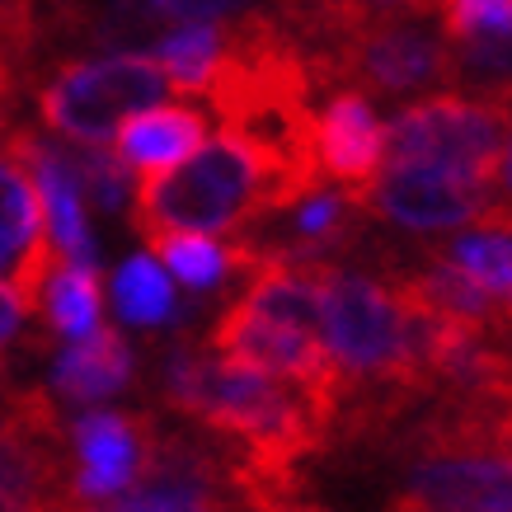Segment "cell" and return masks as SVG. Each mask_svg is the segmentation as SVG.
<instances>
[{
  "label": "cell",
  "mask_w": 512,
  "mask_h": 512,
  "mask_svg": "<svg viewBox=\"0 0 512 512\" xmlns=\"http://www.w3.org/2000/svg\"><path fill=\"white\" fill-rule=\"evenodd\" d=\"M512 137V104L498 94H433L400 109L386 127L381 165H433L475 184H494L503 174Z\"/></svg>",
  "instance_id": "obj_3"
},
{
  "label": "cell",
  "mask_w": 512,
  "mask_h": 512,
  "mask_svg": "<svg viewBox=\"0 0 512 512\" xmlns=\"http://www.w3.org/2000/svg\"><path fill=\"white\" fill-rule=\"evenodd\" d=\"M118 137V156L132 170H170L184 156H193L207 141V118L198 109H137V118H123Z\"/></svg>",
  "instance_id": "obj_14"
},
{
  "label": "cell",
  "mask_w": 512,
  "mask_h": 512,
  "mask_svg": "<svg viewBox=\"0 0 512 512\" xmlns=\"http://www.w3.org/2000/svg\"><path fill=\"white\" fill-rule=\"evenodd\" d=\"M38 311H43L47 334H62V339H80L99 325L104 315V282L99 273L85 264H52L38 296Z\"/></svg>",
  "instance_id": "obj_15"
},
{
  "label": "cell",
  "mask_w": 512,
  "mask_h": 512,
  "mask_svg": "<svg viewBox=\"0 0 512 512\" xmlns=\"http://www.w3.org/2000/svg\"><path fill=\"white\" fill-rule=\"evenodd\" d=\"M132 372H137L132 343L113 325H94L90 334L71 339V348L57 357L52 390L71 404H104L132 386Z\"/></svg>",
  "instance_id": "obj_13"
},
{
  "label": "cell",
  "mask_w": 512,
  "mask_h": 512,
  "mask_svg": "<svg viewBox=\"0 0 512 512\" xmlns=\"http://www.w3.org/2000/svg\"><path fill=\"white\" fill-rule=\"evenodd\" d=\"M10 160L38 184V207H43V221L52 231V245L66 254V264H99V245H94L90 217H85V193H80L76 165H71V151L52 146L38 132H15L10 137Z\"/></svg>",
  "instance_id": "obj_11"
},
{
  "label": "cell",
  "mask_w": 512,
  "mask_h": 512,
  "mask_svg": "<svg viewBox=\"0 0 512 512\" xmlns=\"http://www.w3.org/2000/svg\"><path fill=\"white\" fill-rule=\"evenodd\" d=\"M160 437V419L146 409H90L80 414L71 442V489L85 503H104L132 489Z\"/></svg>",
  "instance_id": "obj_10"
},
{
  "label": "cell",
  "mask_w": 512,
  "mask_h": 512,
  "mask_svg": "<svg viewBox=\"0 0 512 512\" xmlns=\"http://www.w3.org/2000/svg\"><path fill=\"white\" fill-rule=\"evenodd\" d=\"M315 156H320L325 184L334 179L343 193L376 179L386 160V127L362 90H339L315 113Z\"/></svg>",
  "instance_id": "obj_12"
},
{
  "label": "cell",
  "mask_w": 512,
  "mask_h": 512,
  "mask_svg": "<svg viewBox=\"0 0 512 512\" xmlns=\"http://www.w3.org/2000/svg\"><path fill=\"white\" fill-rule=\"evenodd\" d=\"M5 367H10V362H5V353H0V376H5Z\"/></svg>",
  "instance_id": "obj_29"
},
{
  "label": "cell",
  "mask_w": 512,
  "mask_h": 512,
  "mask_svg": "<svg viewBox=\"0 0 512 512\" xmlns=\"http://www.w3.org/2000/svg\"><path fill=\"white\" fill-rule=\"evenodd\" d=\"M71 165H76V179H80V193H85V202L90 207H99V212H118L127 202V188H132V179H127V160L118 156L113 160V151H71Z\"/></svg>",
  "instance_id": "obj_22"
},
{
  "label": "cell",
  "mask_w": 512,
  "mask_h": 512,
  "mask_svg": "<svg viewBox=\"0 0 512 512\" xmlns=\"http://www.w3.org/2000/svg\"><path fill=\"white\" fill-rule=\"evenodd\" d=\"M395 503L414 512H512V447H414Z\"/></svg>",
  "instance_id": "obj_9"
},
{
  "label": "cell",
  "mask_w": 512,
  "mask_h": 512,
  "mask_svg": "<svg viewBox=\"0 0 512 512\" xmlns=\"http://www.w3.org/2000/svg\"><path fill=\"white\" fill-rule=\"evenodd\" d=\"M109 512H165V508H146V503H123V498H113Z\"/></svg>",
  "instance_id": "obj_26"
},
{
  "label": "cell",
  "mask_w": 512,
  "mask_h": 512,
  "mask_svg": "<svg viewBox=\"0 0 512 512\" xmlns=\"http://www.w3.org/2000/svg\"><path fill=\"white\" fill-rule=\"evenodd\" d=\"M503 179H508V188H512V137H508V156H503Z\"/></svg>",
  "instance_id": "obj_28"
},
{
  "label": "cell",
  "mask_w": 512,
  "mask_h": 512,
  "mask_svg": "<svg viewBox=\"0 0 512 512\" xmlns=\"http://www.w3.org/2000/svg\"><path fill=\"white\" fill-rule=\"evenodd\" d=\"M174 90L156 57L118 52L104 62H66L38 85V118L66 141L104 146L127 113L151 109Z\"/></svg>",
  "instance_id": "obj_5"
},
{
  "label": "cell",
  "mask_w": 512,
  "mask_h": 512,
  "mask_svg": "<svg viewBox=\"0 0 512 512\" xmlns=\"http://www.w3.org/2000/svg\"><path fill=\"white\" fill-rule=\"evenodd\" d=\"M57 5H62V10H66V15H71V0H57Z\"/></svg>",
  "instance_id": "obj_30"
},
{
  "label": "cell",
  "mask_w": 512,
  "mask_h": 512,
  "mask_svg": "<svg viewBox=\"0 0 512 512\" xmlns=\"http://www.w3.org/2000/svg\"><path fill=\"white\" fill-rule=\"evenodd\" d=\"M447 85L470 94H498L512 104V29L451 43Z\"/></svg>",
  "instance_id": "obj_18"
},
{
  "label": "cell",
  "mask_w": 512,
  "mask_h": 512,
  "mask_svg": "<svg viewBox=\"0 0 512 512\" xmlns=\"http://www.w3.org/2000/svg\"><path fill=\"white\" fill-rule=\"evenodd\" d=\"M113 306H118V315H123L127 325H137V329H160L179 315L174 287L156 254H137V259H127L113 273Z\"/></svg>",
  "instance_id": "obj_17"
},
{
  "label": "cell",
  "mask_w": 512,
  "mask_h": 512,
  "mask_svg": "<svg viewBox=\"0 0 512 512\" xmlns=\"http://www.w3.org/2000/svg\"><path fill=\"white\" fill-rule=\"evenodd\" d=\"M141 240H146V249L170 268L174 278L184 282L188 292L212 296L235 273L231 245H217L207 231H151V235H141Z\"/></svg>",
  "instance_id": "obj_16"
},
{
  "label": "cell",
  "mask_w": 512,
  "mask_h": 512,
  "mask_svg": "<svg viewBox=\"0 0 512 512\" xmlns=\"http://www.w3.org/2000/svg\"><path fill=\"white\" fill-rule=\"evenodd\" d=\"M76 503L71 451L52 390L15 386L0 395V512H62Z\"/></svg>",
  "instance_id": "obj_6"
},
{
  "label": "cell",
  "mask_w": 512,
  "mask_h": 512,
  "mask_svg": "<svg viewBox=\"0 0 512 512\" xmlns=\"http://www.w3.org/2000/svg\"><path fill=\"white\" fill-rule=\"evenodd\" d=\"M10 94H15V62L0 52V132L10 123Z\"/></svg>",
  "instance_id": "obj_25"
},
{
  "label": "cell",
  "mask_w": 512,
  "mask_h": 512,
  "mask_svg": "<svg viewBox=\"0 0 512 512\" xmlns=\"http://www.w3.org/2000/svg\"><path fill=\"white\" fill-rule=\"evenodd\" d=\"M156 386L174 414L221 437L268 475H301V461L334 447V419L296 381L221 357L188 334L160 353Z\"/></svg>",
  "instance_id": "obj_1"
},
{
  "label": "cell",
  "mask_w": 512,
  "mask_h": 512,
  "mask_svg": "<svg viewBox=\"0 0 512 512\" xmlns=\"http://www.w3.org/2000/svg\"><path fill=\"white\" fill-rule=\"evenodd\" d=\"M367 217H381L404 231H451L484 226L512 235V198H498L494 184H475L433 165H381L372 184L353 188Z\"/></svg>",
  "instance_id": "obj_7"
},
{
  "label": "cell",
  "mask_w": 512,
  "mask_h": 512,
  "mask_svg": "<svg viewBox=\"0 0 512 512\" xmlns=\"http://www.w3.org/2000/svg\"><path fill=\"white\" fill-rule=\"evenodd\" d=\"M292 207L278 165L254 146L221 127L217 141H202L193 156L170 170L141 174L132 202V231H235L259 217Z\"/></svg>",
  "instance_id": "obj_2"
},
{
  "label": "cell",
  "mask_w": 512,
  "mask_h": 512,
  "mask_svg": "<svg viewBox=\"0 0 512 512\" xmlns=\"http://www.w3.org/2000/svg\"><path fill=\"white\" fill-rule=\"evenodd\" d=\"M29 315H38V311H33L29 301L10 287V282H0V353H5V348H10L24 329H29ZM38 320H43V315H38ZM29 334H33V343H38V348H47V325H33Z\"/></svg>",
  "instance_id": "obj_24"
},
{
  "label": "cell",
  "mask_w": 512,
  "mask_h": 512,
  "mask_svg": "<svg viewBox=\"0 0 512 512\" xmlns=\"http://www.w3.org/2000/svg\"><path fill=\"white\" fill-rule=\"evenodd\" d=\"M433 259L451 264L456 273H466L475 287L503 301L512 311V235L503 231H480V235H461V240H451V245H437L428 249Z\"/></svg>",
  "instance_id": "obj_20"
},
{
  "label": "cell",
  "mask_w": 512,
  "mask_h": 512,
  "mask_svg": "<svg viewBox=\"0 0 512 512\" xmlns=\"http://www.w3.org/2000/svg\"><path fill=\"white\" fill-rule=\"evenodd\" d=\"M165 24L170 19L160 15L156 0H109L99 24L90 29V38L109 47H137V43H156Z\"/></svg>",
  "instance_id": "obj_21"
},
{
  "label": "cell",
  "mask_w": 512,
  "mask_h": 512,
  "mask_svg": "<svg viewBox=\"0 0 512 512\" xmlns=\"http://www.w3.org/2000/svg\"><path fill=\"white\" fill-rule=\"evenodd\" d=\"M226 43V24L221 19H193L184 29L160 33L156 38V62L165 66V76L174 80V90L198 94L202 80L212 76V66Z\"/></svg>",
  "instance_id": "obj_19"
},
{
  "label": "cell",
  "mask_w": 512,
  "mask_h": 512,
  "mask_svg": "<svg viewBox=\"0 0 512 512\" xmlns=\"http://www.w3.org/2000/svg\"><path fill=\"white\" fill-rule=\"evenodd\" d=\"M306 52H311L320 90L343 85V90H362L376 99H400V94L447 85L451 43L423 15H386L325 47H306Z\"/></svg>",
  "instance_id": "obj_4"
},
{
  "label": "cell",
  "mask_w": 512,
  "mask_h": 512,
  "mask_svg": "<svg viewBox=\"0 0 512 512\" xmlns=\"http://www.w3.org/2000/svg\"><path fill=\"white\" fill-rule=\"evenodd\" d=\"M433 15L447 43H461V38H484V33H508L512 0H437Z\"/></svg>",
  "instance_id": "obj_23"
},
{
  "label": "cell",
  "mask_w": 512,
  "mask_h": 512,
  "mask_svg": "<svg viewBox=\"0 0 512 512\" xmlns=\"http://www.w3.org/2000/svg\"><path fill=\"white\" fill-rule=\"evenodd\" d=\"M10 268H15V249L0 240V273H10Z\"/></svg>",
  "instance_id": "obj_27"
},
{
  "label": "cell",
  "mask_w": 512,
  "mask_h": 512,
  "mask_svg": "<svg viewBox=\"0 0 512 512\" xmlns=\"http://www.w3.org/2000/svg\"><path fill=\"white\" fill-rule=\"evenodd\" d=\"M202 343L221 357H235V362H249V367H264L273 376L296 381L339 428V367H334V357H329L320 334L268 320V315L249 311L245 301L235 296V301H226L217 311V320L202 334Z\"/></svg>",
  "instance_id": "obj_8"
}]
</instances>
